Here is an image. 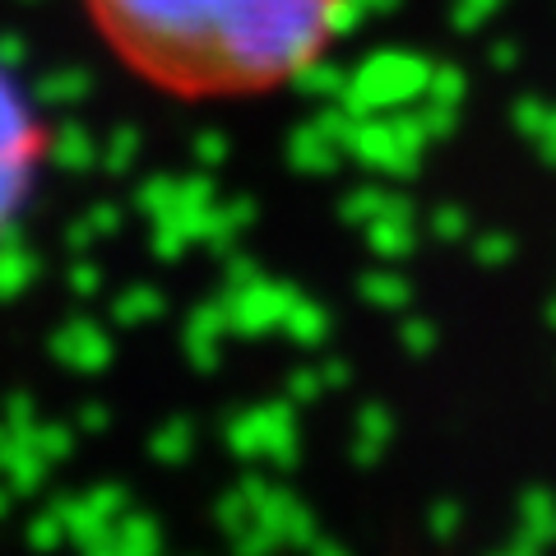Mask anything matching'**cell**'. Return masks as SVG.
<instances>
[{
    "label": "cell",
    "instance_id": "9c48e42d",
    "mask_svg": "<svg viewBox=\"0 0 556 556\" xmlns=\"http://www.w3.org/2000/svg\"><path fill=\"white\" fill-rule=\"evenodd\" d=\"M357 292H362V302H371L376 311H404V306L413 302L408 278H399L394 269H371V274H362V278H357Z\"/></svg>",
    "mask_w": 556,
    "mask_h": 556
},
{
    "label": "cell",
    "instance_id": "52a82bcc",
    "mask_svg": "<svg viewBox=\"0 0 556 556\" xmlns=\"http://www.w3.org/2000/svg\"><path fill=\"white\" fill-rule=\"evenodd\" d=\"M510 121H515L519 135H529V144L543 153V163H556V102H547V98H519Z\"/></svg>",
    "mask_w": 556,
    "mask_h": 556
},
{
    "label": "cell",
    "instance_id": "30bf717a",
    "mask_svg": "<svg viewBox=\"0 0 556 556\" xmlns=\"http://www.w3.org/2000/svg\"><path fill=\"white\" fill-rule=\"evenodd\" d=\"M427 102L437 108H450V112H464V98H468V75L459 65H431V79L422 89Z\"/></svg>",
    "mask_w": 556,
    "mask_h": 556
},
{
    "label": "cell",
    "instance_id": "6da1fadb",
    "mask_svg": "<svg viewBox=\"0 0 556 556\" xmlns=\"http://www.w3.org/2000/svg\"><path fill=\"white\" fill-rule=\"evenodd\" d=\"M98 42L135 79L177 98H251L298 84L329 38L357 24L348 0H79Z\"/></svg>",
    "mask_w": 556,
    "mask_h": 556
},
{
    "label": "cell",
    "instance_id": "e0dca14e",
    "mask_svg": "<svg viewBox=\"0 0 556 556\" xmlns=\"http://www.w3.org/2000/svg\"><path fill=\"white\" fill-rule=\"evenodd\" d=\"M492 61H496V70H510V65L519 61V47H510V42H496V47H492Z\"/></svg>",
    "mask_w": 556,
    "mask_h": 556
},
{
    "label": "cell",
    "instance_id": "ac0fdd59",
    "mask_svg": "<svg viewBox=\"0 0 556 556\" xmlns=\"http://www.w3.org/2000/svg\"><path fill=\"white\" fill-rule=\"evenodd\" d=\"M547 325H556V298L547 302Z\"/></svg>",
    "mask_w": 556,
    "mask_h": 556
},
{
    "label": "cell",
    "instance_id": "5bb4252c",
    "mask_svg": "<svg viewBox=\"0 0 556 556\" xmlns=\"http://www.w3.org/2000/svg\"><path fill=\"white\" fill-rule=\"evenodd\" d=\"M399 348H408L413 357H427L431 348H437V325L422 320V316H408L399 325Z\"/></svg>",
    "mask_w": 556,
    "mask_h": 556
},
{
    "label": "cell",
    "instance_id": "9a60e30c",
    "mask_svg": "<svg viewBox=\"0 0 556 556\" xmlns=\"http://www.w3.org/2000/svg\"><path fill=\"white\" fill-rule=\"evenodd\" d=\"M459 529H464V510L455 506V501H437L431 515H427V533L437 538V543H450Z\"/></svg>",
    "mask_w": 556,
    "mask_h": 556
},
{
    "label": "cell",
    "instance_id": "ba28073f",
    "mask_svg": "<svg viewBox=\"0 0 556 556\" xmlns=\"http://www.w3.org/2000/svg\"><path fill=\"white\" fill-rule=\"evenodd\" d=\"M390 445H394V413L386 404H367L357 413V427H353V455H357V464H380Z\"/></svg>",
    "mask_w": 556,
    "mask_h": 556
},
{
    "label": "cell",
    "instance_id": "4fadbf2b",
    "mask_svg": "<svg viewBox=\"0 0 556 556\" xmlns=\"http://www.w3.org/2000/svg\"><path fill=\"white\" fill-rule=\"evenodd\" d=\"M501 0H450V24L459 33H482V24L496 14Z\"/></svg>",
    "mask_w": 556,
    "mask_h": 556
},
{
    "label": "cell",
    "instance_id": "7a4b0ae2",
    "mask_svg": "<svg viewBox=\"0 0 556 556\" xmlns=\"http://www.w3.org/2000/svg\"><path fill=\"white\" fill-rule=\"evenodd\" d=\"M47 126L28 84L0 61V237L24 218L42 186Z\"/></svg>",
    "mask_w": 556,
    "mask_h": 556
},
{
    "label": "cell",
    "instance_id": "277c9868",
    "mask_svg": "<svg viewBox=\"0 0 556 556\" xmlns=\"http://www.w3.org/2000/svg\"><path fill=\"white\" fill-rule=\"evenodd\" d=\"M431 149V135L422 130V121L413 116V108L399 112H371L353 121V135H348V153L357 163H367L376 177L386 181H408L417 167H422Z\"/></svg>",
    "mask_w": 556,
    "mask_h": 556
},
{
    "label": "cell",
    "instance_id": "8992f818",
    "mask_svg": "<svg viewBox=\"0 0 556 556\" xmlns=\"http://www.w3.org/2000/svg\"><path fill=\"white\" fill-rule=\"evenodd\" d=\"M362 232H367V247L376 260H408L417 251V218L404 195H399L386 214H376Z\"/></svg>",
    "mask_w": 556,
    "mask_h": 556
},
{
    "label": "cell",
    "instance_id": "7c38bea8",
    "mask_svg": "<svg viewBox=\"0 0 556 556\" xmlns=\"http://www.w3.org/2000/svg\"><path fill=\"white\" fill-rule=\"evenodd\" d=\"M473 260L486 269H501V265H510L515 260V237L510 232H482L473 237Z\"/></svg>",
    "mask_w": 556,
    "mask_h": 556
},
{
    "label": "cell",
    "instance_id": "8fae6325",
    "mask_svg": "<svg viewBox=\"0 0 556 556\" xmlns=\"http://www.w3.org/2000/svg\"><path fill=\"white\" fill-rule=\"evenodd\" d=\"M394 200H399V195H394L390 186H380V181H371V186H357L353 195L343 200V218L353 223V228H367V223H371L376 214H386V208H390Z\"/></svg>",
    "mask_w": 556,
    "mask_h": 556
},
{
    "label": "cell",
    "instance_id": "3957f363",
    "mask_svg": "<svg viewBox=\"0 0 556 556\" xmlns=\"http://www.w3.org/2000/svg\"><path fill=\"white\" fill-rule=\"evenodd\" d=\"M427 79H431V61L417 56V51H394V47L371 51V56L348 75L339 108H348L353 116L413 108V102L422 98Z\"/></svg>",
    "mask_w": 556,
    "mask_h": 556
},
{
    "label": "cell",
    "instance_id": "2e32d148",
    "mask_svg": "<svg viewBox=\"0 0 556 556\" xmlns=\"http://www.w3.org/2000/svg\"><path fill=\"white\" fill-rule=\"evenodd\" d=\"M427 228H431V237H441V241H464L468 237V214L459 204H441L437 214H431Z\"/></svg>",
    "mask_w": 556,
    "mask_h": 556
},
{
    "label": "cell",
    "instance_id": "5b68a950",
    "mask_svg": "<svg viewBox=\"0 0 556 556\" xmlns=\"http://www.w3.org/2000/svg\"><path fill=\"white\" fill-rule=\"evenodd\" d=\"M556 543V492L547 486H525L515 501V533H510V552H547Z\"/></svg>",
    "mask_w": 556,
    "mask_h": 556
}]
</instances>
